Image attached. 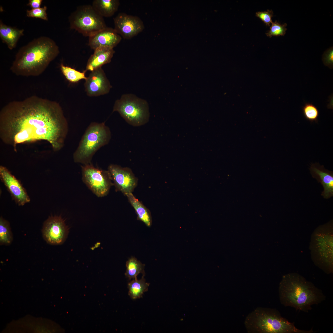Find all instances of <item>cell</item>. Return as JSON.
Wrapping results in <instances>:
<instances>
[{
  "label": "cell",
  "instance_id": "22",
  "mask_svg": "<svg viewBox=\"0 0 333 333\" xmlns=\"http://www.w3.org/2000/svg\"><path fill=\"white\" fill-rule=\"evenodd\" d=\"M145 265L142 264L134 257H131L126 262V268L125 275L129 280L137 278L140 273L145 276Z\"/></svg>",
  "mask_w": 333,
  "mask_h": 333
},
{
  "label": "cell",
  "instance_id": "12",
  "mask_svg": "<svg viewBox=\"0 0 333 333\" xmlns=\"http://www.w3.org/2000/svg\"><path fill=\"white\" fill-rule=\"evenodd\" d=\"M108 169L116 190L124 194L134 191L137 185L138 179L130 169L111 164Z\"/></svg>",
  "mask_w": 333,
  "mask_h": 333
},
{
  "label": "cell",
  "instance_id": "8",
  "mask_svg": "<svg viewBox=\"0 0 333 333\" xmlns=\"http://www.w3.org/2000/svg\"><path fill=\"white\" fill-rule=\"evenodd\" d=\"M70 28L89 37L107 27L103 17L92 5L79 6L69 17Z\"/></svg>",
  "mask_w": 333,
  "mask_h": 333
},
{
  "label": "cell",
  "instance_id": "29",
  "mask_svg": "<svg viewBox=\"0 0 333 333\" xmlns=\"http://www.w3.org/2000/svg\"><path fill=\"white\" fill-rule=\"evenodd\" d=\"M322 60L324 64L330 68H332L333 65V50L331 48L326 51L323 54Z\"/></svg>",
  "mask_w": 333,
  "mask_h": 333
},
{
  "label": "cell",
  "instance_id": "20",
  "mask_svg": "<svg viewBox=\"0 0 333 333\" xmlns=\"http://www.w3.org/2000/svg\"><path fill=\"white\" fill-rule=\"evenodd\" d=\"M135 210L138 220L143 222L145 225L150 227L152 224V218L149 210L141 202L136 198L132 192L124 194Z\"/></svg>",
  "mask_w": 333,
  "mask_h": 333
},
{
  "label": "cell",
  "instance_id": "3",
  "mask_svg": "<svg viewBox=\"0 0 333 333\" xmlns=\"http://www.w3.org/2000/svg\"><path fill=\"white\" fill-rule=\"evenodd\" d=\"M278 291L282 304L306 312L312 309V305L318 304L325 298L321 290L296 273L283 276Z\"/></svg>",
  "mask_w": 333,
  "mask_h": 333
},
{
  "label": "cell",
  "instance_id": "17",
  "mask_svg": "<svg viewBox=\"0 0 333 333\" xmlns=\"http://www.w3.org/2000/svg\"><path fill=\"white\" fill-rule=\"evenodd\" d=\"M94 50L93 53L88 60L86 67V71L92 72L109 63L115 53L113 48L107 47H100Z\"/></svg>",
  "mask_w": 333,
  "mask_h": 333
},
{
  "label": "cell",
  "instance_id": "26",
  "mask_svg": "<svg viewBox=\"0 0 333 333\" xmlns=\"http://www.w3.org/2000/svg\"><path fill=\"white\" fill-rule=\"evenodd\" d=\"M287 26L286 23L281 24L276 21L274 22H272L269 30L266 33V34L270 38L273 36H284L287 30L286 27Z\"/></svg>",
  "mask_w": 333,
  "mask_h": 333
},
{
  "label": "cell",
  "instance_id": "11",
  "mask_svg": "<svg viewBox=\"0 0 333 333\" xmlns=\"http://www.w3.org/2000/svg\"><path fill=\"white\" fill-rule=\"evenodd\" d=\"M114 29L122 38L131 39L145 28L142 21L138 17L120 13L113 18Z\"/></svg>",
  "mask_w": 333,
  "mask_h": 333
},
{
  "label": "cell",
  "instance_id": "23",
  "mask_svg": "<svg viewBox=\"0 0 333 333\" xmlns=\"http://www.w3.org/2000/svg\"><path fill=\"white\" fill-rule=\"evenodd\" d=\"M61 71L66 79L70 82L75 83L78 82L81 80H86L85 76L86 71L85 70L81 72L68 66L64 65L63 64L60 65Z\"/></svg>",
  "mask_w": 333,
  "mask_h": 333
},
{
  "label": "cell",
  "instance_id": "5",
  "mask_svg": "<svg viewBox=\"0 0 333 333\" xmlns=\"http://www.w3.org/2000/svg\"><path fill=\"white\" fill-rule=\"evenodd\" d=\"M111 138L110 130L105 122L91 123L73 154L74 162L83 165L91 163L95 153L101 148L107 145Z\"/></svg>",
  "mask_w": 333,
  "mask_h": 333
},
{
  "label": "cell",
  "instance_id": "16",
  "mask_svg": "<svg viewBox=\"0 0 333 333\" xmlns=\"http://www.w3.org/2000/svg\"><path fill=\"white\" fill-rule=\"evenodd\" d=\"M310 170L312 177L323 185V191L321 195L328 199L333 196V173L325 169L319 163L311 164Z\"/></svg>",
  "mask_w": 333,
  "mask_h": 333
},
{
  "label": "cell",
  "instance_id": "28",
  "mask_svg": "<svg viewBox=\"0 0 333 333\" xmlns=\"http://www.w3.org/2000/svg\"><path fill=\"white\" fill-rule=\"evenodd\" d=\"M273 12L271 10H268L266 11H258L256 13V15L260 18L266 26H269L272 22V18Z\"/></svg>",
  "mask_w": 333,
  "mask_h": 333
},
{
  "label": "cell",
  "instance_id": "14",
  "mask_svg": "<svg viewBox=\"0 0 333 333\" xmlns=\"http://www.w3.org/2000/svg\"><path fill=\"white\" fill-rule=\"evenodd\" d=\"M0 178L15 202L23 206L30 199L20 182L6 167L0 166Z\"/></svg>",
  "mask_w": 333,
  "mask_h": 333
},
{
  "label": "cell",
  "instance_id": "4",
  "mask_svg": "<svg viewBox=\"0 0 333 333\" xmlns=\"http://www.w3.org/2000/svg\"><path fill=\"white\" fill-rule=\"evenodd\" d=\"M249 333H311L312 329L306 331L297 328L293 323L282 317L277 310L258 307L249 313L244 322Z\"/></svg>",
  "mask_w": 333,
  "mask_h": 333
},
{
  "label": "cell",
  "instance_id": "9",
  "mask_svg": "<svg viewBox=\"0 0 333 333\" xmlns=\"http://www.w3.org/2000/svg\"><path fill=\"white\" fill-rule=\"evenodd\" d=\"M83 181L98 197L106 196L113 184L109 171L94 166L91 163L81 166Z\"/></svg>",
  "mask_w": 333,
  "mask_h": 333
},
{
  "label": "cell",
  "instance_id": "21",
  "mask_svg": "<svg viewBox=\"0 0 333 333\" xmlns=\"http://www.w3.org/2000/svg\"><path fill=\"white\" fill-rule=\"evenodd\" d=\"M144 276L142 275L140 280L135 278L128 283V294L132 299L141 298L143 293L148 290L150 284L146 282Z\"/></svg>",
  "mask_w": 333,
  "mask_h": 333
},
{
  "label": "cell",
  "instance_id": "27",
  "mask_svg": "<svg viewBox=\"0 0 333 333\" xmlns=\"http://www.w3.org/2000/svg\"><path fill=\"white\" fill-rule=\"evenodd\" d=\"M47 9V7L44 6L42 7L27 10V15L29 17L39 18L47 21L48 18L46 12Z\"/></svg>",
  "mask_w": 333,
  "mask_h": 333
},
{
  "label": "cell",
  "instance_id": "19",
  "mask_svg": "<svg viewBox=\"0 0 333 333\" xmlns=\"http://www.w3.org/2000/svg\"><path fill=\"white\" fill-rule=\"evenodd\" d=\"M119 5L118 0H94L92 6L102 17H109L117 11Z\"/></svg>",
  "mask_w": 333,
  "mask_h": 333
},
{
  "label": "cell",
  "instance_id": "25",
  "mask_svg": "<svg viewBox=\"0 0 333 333\" xmlns=\"http://www.w3.org/2000/svg\"><path fill=\"white\" fill-rule=\"evenodd\" d=\"M303 114L305 118L311 123L318 122L319 111L312 103H306L302 107Z\"/></svg>",
  "mask_w": 333,
  "mask_h": 333
},
{
  "label": "cell",
  "instance_id": "7",
  "mask_svg": "<svg viewBox=\"0 0 333 333\" xmlns=\"http://www.w3.org/2000/svg\"><path fill=\"white\" fill-rule=\"evenodd\" d=\"M118 112L125 121L134 126L144 125L149 120L148 102L132 94H124L116 101L113 112Z\"/></svg>",
  "mask_w": 333,
  "mask_h": 333
},
{
  "label": "cell",
  "instance_id": "30",
  "mask_svg": "<svg viewBox=\"0 0 333 333\" xmlns=\"http://www.w3.org/2000/svg\"><path fill=\"white\" fill-rule=\"evenodd\" d=\"M42 2V0H29L27 5L32 9L37 8L40 7Z\"/></svg>",
  "mask_w": 333,
  "mask_h": 333
},
{
  "label": "cell",
  "instance_id": "24",
  "mask_svg": "<svg viewBox=\"0 0 333 333\" xmlns=\"http://www.w3.org/2000/svg\"><path fill=\"white\" fill-rule=\"evenodd\" d=\"M13 236L9 222L2 216L0 218V245H8L12 243Z\"/></svg>",
  "mask_w": 333,
  "mask_h": 333
},
{
  "label": "cell",
  "instance_id": "18",
  "mask_svg": "<svg viewBox=\"0 0 333 333\" xmlns=\"http://www.w3.org/2000/svg\"><path fill=\"white\" fill-rule=\"evenodd\" d=\"M24 30L7 26L0 21V37L3 43L12 50L15 48L19 38L23 35Z\"/></svg>",
  "mask_w": 333,
  "mask_h": 333
},
{
  "label": "cell",
  "instance_id": "10",
  "mask_svg": "<svg viewBox=\"0 0 333 333\" xmlns=\"http://www.w3.org/2000/svg\"><path fill=\"white\" fill-rule=\"evenodd\" d=\"M42 232L44 239L47 243L59 245L65 241L68 229L61 216H51L44 223Z\"/></svg>",
  "mask_w": 333,
  "mask_h": 333
},
{
  "label": "cell",
  "instance_id": "2",
  "mask_svg": "<svg viewBox=\"0 0 333 333\" xmlns=\"http://www.w3.org/2000/svg\"><path fill=\"white\" fill-rule=\"evenodd\" d=\"M59 52L58 46L51 38L42 36L35 39L19 49L10 70L17 76H39Z\"/></svg>",
  "mask_w": 333,
  "mask_h": 333
},
{
  "label": "cell",
  "instance_id": "1",
  "mask_svg": "<svg viewBox=\"0 0 333 333\" xmlns=\"http://www.w3.org/2000/svg\"><path fill=\"white\" fill-rule=\"evenodd\" d=\"M68 129L59 104L36 96L10 102L0 112V138L15 151L18 144L43 140L58 151L64 145Z\"/></svg>",
  "mask_w": 333,
  "mask_h": 333
},
{
  "label": "cell",
  "instance_id": "13",
  "mask_svg": "<svg viewBox=\"0 0 333 333\" xmlns=\"http://www.w3.org/2000/svg\"><path fill=\"white\" fill-rule=\"evenodd\" d=\"M85 91L89 97H97L108 93L112 87L102 67L92 72L84 84Z\"/></svg>",
  "mask_w": 333,
  "mask_h": 333
},
{
  "label": "cell",
  "instance_id": "15",
  "mask_svg": "<svg viewBox=\"0 0 333 333\" xmlns=\"http://www.w3.org/2000/svg\"><path fill=\"white\" fill-rule=\"evenodd\" d=\"M121 39L122 37L114 28L107 27L89 37L88 45L93 50L100 47L114 48Z\"/></svg>",
  "mask_w": 333,
  "mask_h": 333
},
{
  "label": "cell",
  "instance_id": "6",
  "mask_svg": "<svg viewBox=\"0 0 333 333\" xmlns=\"http://www.w3.org/2000/svg\"><path fill=\"white\" fill-rule=\"evenodd\" d=\"M332 224L328 222L317 228L310 245L314 263L327 274L333 270Z\"/></svg>",
  "mask_w": 333,
  "mask_h": 333
}]
</instances>
